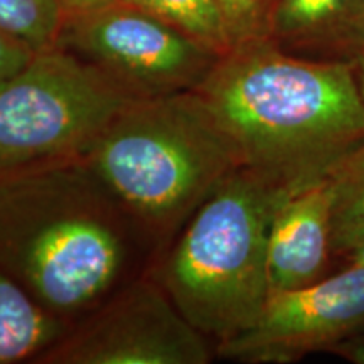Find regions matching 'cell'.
I'll return each mask as SVG.
<instances>
[{"mask_svg": "<svg viewBox=\"0 0 364 364\" xmlns=\"http://www.w3.org/2000/svg\"><path fill=\"white\" fill-rule=\"evenodd\" d=\"M115 2H118V0H59L66 17L100 11V9L112 6Z\"/></svg>", "mask_w": 364, "mask_h": 364, "instance_id": "cell-17", "label": "cell"}, {"mask_svg": "<svg viewBox=\"0 0 364 364\" xmlns=\"http://www.w3.org/2000/svg\"><path fill=\"white\" fill-rule=\"evenodd\" d=\"M331 253L329 182L285 196L268 233L270 294L302 289L324 279Z\"/></svg>", "mask_w": 364, "mask_h": 364, "instance_id": "cell-9", "label": "cell"}, {"mask_svg": "<svg viewBox=\"0 0 364 364\" xmlns=\"http://www.w3.org/2000/svg\"><path fill=\"white\" fill-rule=\"evenodd\" d=\"M354 66H356V78H358L359 91H361V97L364 100V46L359 49L356 58H354Z\"/></svg>", "mask_w": 364, "mask_h": 364, "instance_id": "cell-19", "label": "cell"}, {"mask_svg": "<svg viewBox=\"0 0 364 364\" xmlns=\"http://www.w3.org/2000/svg\"><path fill=\"white\" fill-rule=\"evenodd\" d=\"M68 327L0 272V364H36Z\"/></svg>", "mask_w": 364, "mask_h": 364, "instance_id": "cell-11", "label": "cell"}, {"mask_svg": "<svg viewBox=\"0 0 364 364\" xmlns=\"http://www.w3.org/2000/svg\"><path fill=\"white\" fill-rule=\"evenodd\" d=\"M34 54L36 53L21 44L19 41L12 39L11 36L0 31V81L22 70Z\"/></svg>", "mask_w": 364, "mask_h": 364, "instance_id": "cell-16", "label": "cell"}, {"mask_svg": "<svg viewBox=\"0 0 364 364\" xmlns=\"http://www.w3.org/2000/svg\"><path fill=\"white\" fill-rule=\"evenodd\" d=\"M331 252L348 255L364 240V142L329 176Z\"/></svg>", "mask_w": 364, "mask_h": 364, "instance_id": "cell-12", "label": "cell"}, {"mask_svg": "<svg viewBox=\"0 0 364 364\" xmlns=\"http://www.w3.org/2000/svg\"><path fill=\"white\" fill-rule=\"evenodd\" d=\"M216 4L225 17L233 46L267 38L268 4L265 0H216Z\"/></svg>", "mask_w": 364, "mask_h": 364, "instance_id": "cell-15", "label": "cell"}, {"mask_svg": "<svg viewBox=\"0 0 364 364\" xmlns=\"http://www.w3.org/2000/svg\"><path fill=\"white\" fill-rule=\"evenodd\" d=\"M58 48L134 100L196 91L223 53L132 4L66 17Z\"/></svg>", "mask_w": 364, "mask_h": 364, "instance_id": "cell-6", "label": "cell"}, {"mask_svg": "<svg viewBox=\"0 0 364 364\" xmlns=\"http://www.w3.org/2000/svg\"><path fill=\"white\" fill-rule=\"evenodd\" d=\"M346 257L351 260V263L354 267H359V268H364V240L359 241V243L354 247L351 252H349Z\"/></svg>", "mask_w": 364, "mask_h": 364, "instance_id": "cell-20", "label": "cell"}, {"mask_svg": "<svg viewBox=\"0 0 364 364\" xmlns=\"http://www.w3.org/2000/svg\"><path fill=\"white\" fill-rule=\"evenodd\" d=\"M285 193L240 167L193 213L149 275L213 346L252 327L265 307L268 233Z\"/></svg>", "mask_w": 364, "mask_h": 364, "instance_id": "cell-4", "label": "cell"}, {"mask_svg": "<svg viewBox=\"0 0 364 364\" xmlns=\"http://www.w3.org/2000/svg\"><path fill=\"white\" fill-rule=\"evenodd\" d=\"M171 22L225 54L233 48L230 31L216 0H122Z\"/></svg>", "mask_w": 364, "mask_h": 364, "instance_id": "cell-14", "label": "cell"}, {"mask_svg": "<svg viewBox=\"0 0 364 364\" xmlns=\"http://www.w3.org/2000/svg\"><path fill=\"white\" fill-rule=\"evenodd\" d=\"M157 258L83 159L0 177V272L59 321L71 326Z\"/></svg>", "mask_w": 364, "mask_h": 364, "instance_id": "cell-1", "label": "cell"}, {"mask_svg": "<svg viewBox=\"0 0 364 364\" xmlns=\"http://www.w3.org/2000/svg\"><path fill=\"white\" fill-rule=\"evenodd\" d=\"M265 2H267V4H268V7H270V4H272V2H273V0H265Z\"/></svg>", "mask_w": 364, "mask_h": 364, "instance_id": "cell-21", "label": "cell"}, {"mask_svg": "<svg viewBox=\"0 0 364 364\" xmlns=\"http://www.w3.org/2000/svg\"><path fill=\"white\" fill-rule=\"evenodd\" d=\"M332 351H336L341 356L348 359V361L356 363V364H364V341H358V343H348L343 346L336 344L332 348Z\"/></svg>", "mask_w": 364, "mask_h": 364, "instance_id": "cell-18", "label": "cell"}, {"mask_svg": "<svg viewBox=\"0 0 364 364\" xmlns=\"http://www.w3.org/2000/svg\"><path fill=\"white\" fill-rule=\"evenodd\" d=\"M65 21L59 0H0V31L33 53L58 48Z\"/></svg>", "mask_w": 364, "mask_h": 364, "instance_id": "cell-13", "label": "cell"}, {"mask_svg": "<svg viewBox=\"0 0 364 364\" xmlns=\"http://www.w3.org/2000/svg\"><path fill=\"white\" fill-rule=\"evenodd\" d=\"M130 102L75 54L61 48L36 53L0 81V177L85 159Z\"/></svg>", "mask_w": 364, "mask_h": 364, "instance_id": "cell-5", "label": "cell"}, {"mask_svg": "<svg viewBox=\"0 0 364 364\" xmlns=\"http://www.w3.org/2000/svg\"><path fill=\"white\" fill-rule=\"evenodd\" d=\"M83 161L147 231L159 255L243 167L198 90L125 105Z\"/></svg>", "mask_w": 364, "mask_h": 364, "instance_id": "cell-3", "label": "cell"}, {"mask_svg": "<svg viewBox=\"0 0 364 364\" xmlns=\"http://www.w3.org/2000/svg\"><path fill=\"white\" fill-rule=\"evenodd\" d=\"M267 38L277 46L354 61L364 46V0H273Z\"/></svg>", "mask_w": 364, "mask_h": 364, "instance_id": "cell-10", "label": "cell"}, {"mask_svg": "<svg viewBox=\"0 0 364 364\" xmlns=\"http://www.w3.org/2000/svg\"><path fill=\"white\" fill-rule=\"evenodd\" d=\"M198 91L241 166L285 194L327 181L364 142L354 61L297 58L257 38L221 54Z\"/></svg>", "mask_w": 364, "mask_h": 364, "instance_id": "cell-2", "label": "cell"}, {"mask_svg": "<svg viewBox=\"0 0 364 364\" xmlns=\"http://www.w3.org/2000/svg\"><path fill=\"white\" fill-rule=\"evenodd\" d=\"M364 327V268L321 279L302 289L272 292L257 322L218 344V358L248 364L295 363L332 349Z\"/></svg>", "mask_w": 364, "mask_h": 364, "instance_id": "cell-8", "label": "cell"}, {"mask_svg": "<svg viewBox=\"0 0 364 364\" xmlns=\"http://www.w3.org/2000/svg\"><path fill=\"white\" fill-rule=\"evenodd\" d=\"M215 356L147 273L73 322L36 364H208Z\"/></svg>", "mask_w": 364, "mask_h": 364, "instance_id": "cell-7", "label": "cell"}]
</instances>
